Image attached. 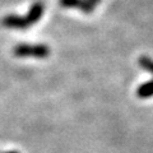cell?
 <instances>
[{
  "label": "cell",
  "instance_id": "cell-7",
  "mask_svg": "<svg viewBox=\"0 0 153 153\" xmlns=\"http://www.w3.org/2000/svg\"><path fill=\"white\" fill-rule=\"evenodd\" d=\"M12 153H16V152H12Z\"/></svg>",
  "mask_w": 153,
  "mask_h": 153
},
{
  "label": "cell",
  "instance_id": "cell-3",
  "mask_svg": "<svg viewBox=\"0 0 153 153\" xmlns=\"http://www.w3.org/2000/svg\"><path fill=\"white\" fill-rule=\"evenodd\" d=\"M59 4L66 9H78L84 14H92L96 7L89 0H59Z\"/></svg>",
  "mask_w": 153,
  "mask_h": 153
},
{
  "label": "cell",
  "instance_id": "cell-4",
  "mask_svg": "<svg viewBox=\"0 0 153 153\" xmlns=\"http://www.w3.org/2000/svg\"><path fill=\"white\" fill-rule=\"evenodd\" d=\"M137 94L139 98H149L153 96V79L149 80L148 83H144L138 87Z\"/></svg>",
  "mask_w": 153,
  "mask_h": 153
},
{
  "label": "cell",
  "instance_id": "cell-1",
  "mask_svg": "<svg viewBox=\"0 0 153 153\" xmlns=\"http://www.w3.org/2000/svg\"><path fill=\"white\" fill-rule=\"evenodd\" d=\"M44 12H45L44 3L36 1L35 4H32L27 16L21 17L17 16V14H9V16L1 19V26L5 28H10V30H21V31L27 30V28L32 27L40 21L42 16H44Z\"/></svg>",
  "mask_w": 153,
  "mask_h": 153
},
{
  "label": "cell",
  "instance_id": "cell-5",
  "mask_svg": "<svg viewBox=\"0 0 153 153\" xmlns=\"http://www.w3.org/2000/svg\"><path fill=\"white\" fill-rule=\"evenodd\" d=\"M139 65L142 66V68H144L146 70H148L149 73L153 74V60L151 59V57H148V56H142L139 57Z\"/></svg>",
  "mask_w": 153,
  "mask_h": 153
},
{
  "label": "cell",
  "instance_id": "cell-2",
  "mask_svg": "<svg viewBox=\"0 0 153 153\" xmlns=\"http://www.w3.org/2000/svg\"><path fill=\"white\" fill-rule=\"evenodd\" d=\"M14 55L18 57H37V59H45L50 55V47L44 44H21L14 47Z\"/></svg>",
  "mask_w": 153,
  "mask_h": 153
},
{
  "label": "cell",
  "instance_id": "cell-6",
  "mask_svg": "<svg viewBox=\"0 0 153 153\" xmlns=\"http://www.w3.org/2000/svg\"><path fill=\"white\" fill-rule=\"evenodd\" d=\"M89 1L92 3V4H94V5H97V4H100V3L102 1V0H89Z\"/></svg>",
  "mask_w": 153,
  "mask_h": 153
}]
</instances>
